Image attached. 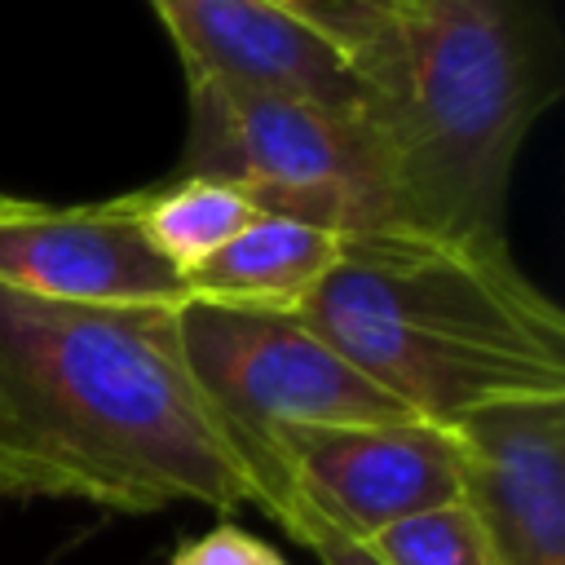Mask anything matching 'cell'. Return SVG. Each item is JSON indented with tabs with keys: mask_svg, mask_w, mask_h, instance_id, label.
Returning a JSON list of instances; mask_svg holds the SVG:
<instances>
[{
	"mask_svg": "<svg viewBox=\"0 0 565 565\" xmlns=\"http://www.w3.org/2000/svg\"><path fill=\"white\" fill-rule=\"evenodd\" d=\"M269 521H278L296 543H305L322 565H380L371 552H366V543H358V539H349L344 530H335L331 521H322L305 499H296L287 486L274 494V503H269V512H265Z\"/></svg>",
	"mask_w": 565,
	"mask_h": 565,
	"instance_id": "5bb4252c",
	"label": "cell"
},
{
	"mask_svg": "<svg viewBox=\"0 0 565 565\" xmlns=\"http://www.w3.org/2000/svg\"><path fill=\"white\" fill-rule=\"evenodd\" d=\"M463 503L499 565H565V397H516L455 424Z\"/></svg>",
	"mask_w": 565,
	"mask_h": 565,
	"instance_id": "ba28073f",
	"label": "cell"
},
{
	"mask_svg": "<svg viewBox=\"0 0 565 565\" xmlns=\"http://www.w3.org/2000/svg\"><path fill=\"white\" fill-rule=\"evenodd\" d=\"M366 552L380 565H499L486 530L463 499L380 530L375 539H366Z\"/></svg>",
	"mask_w": 565,
	"mask_h": 565,
	"instance_id": "7c38bea8",
	"label": "cell"
},
{
	"mask_svg": "<svg viewBox=\"0 0 565 565\" xmlns=\"http://www.w3.org/2000/svg\"><path fill=\"white\" fill-rule=\"evenodd\" d=\"M110 512L260 508L256 472L199 393L177 305H75L0 287V499Z\"/></svg>",
	"mask_w": 565,
	"mask_h": 565,
	"instance_id": "6da1fadb",
	"label": "cell"
},
{
	"mask_svg": "<svg viewBox=\"0 0 565 565\" xmlns=\"http://www.w3.org/2000/svg\"><path fill=\"white\" fill-rule=\"evenodd\" d=\"M344 238L278 212H260L238 230L207 265L185 278L194 300L212 305H252V309H291L327 278L340 260Z\"/></svg>",
	"mask_w": 565,
	"mask_h": 565,
	"instance_id": "30bf717a",
	"label": "cell"
},
{
	"mask_svg": "<svg viewBox=\"0 0 565 565\" xmlns=\"http://www.w3.org/2000/svg\"><path fill=\"white\" fill-rule=\"evenodd\" d=\"M177 335L199 393L234 433L252 472L287 424H384L415 415L291 309L190 296L177 305Z\"/></svg>",
	"mask_w": 565,
	"mask_h": 565,
	"instance_id": "5b68a950",
	"label": "cell"
},
{
	"mask_svg": "<svg viewBox=\"0 0 565 565\" xmlns=\"http://www.w3.org/2000/svg\"><path fill=\"white\" fill-rule=\"evenodd\" d=\"M269 4L287 9L291 18H300L318 35H327L358 66L362 79H366V66L375 62V53L393 26V13H397V0H269Z\"/></svg>",
	"mask_w": 565,
	"mask_h": 565,
	"instance_id": "4fadbf2b",
	"label": "cell"
},
{
	"mask_svg": "<svg viewBox=\"0 0 565 565\" xmlns=\"http://www.w3.org/2000/svg\"><path fill=\"white\" fill-rule=\"evenodd\" d=\"M185 177L225 181L260 212L322 225L344 243L415 230L366 106L243 88L212 75H185Z\"/></svg>",
	"mask_w": 565,
	"mask_h": 565,
	"instance_id": "277c9868",
	"label": "cell"
},
{
	"mask_svg": "<svg viewBox=\"0 0 565 565\" xmlns=\"http://www.w3.org/2000/svg\"><path fill=\"white\" fill-rule=\"evenodd\" d=\"M296 313L419 419L565 397V318L508 243L441 234L349 238Z\"/></svg>",
	"mask_w": 565,
	"mask_h": 565,
	"instance_id": "7a4b0ae2",
	"label": "cell"
},
{
	"mask_svg": "<svg viewBox=\"0 0 565 565\" xmlns=\"http://www.w3.org/2000/svg\"><path fill=\"white\" fill-rule=\"evenodd\" d=\"M260 512L287 481L322 521L366 543L428 508L463 499V441L433 419L384 424H287L256 468Z\"/></svg>",
	"mask_w": 565,
	"mask_h": 565,
	"instance_id": "8992f818",
	"label": "cell"
},
{
	"mask_svg": "<svg viewBox=\"0 0 565 565\" xmlns=\"http://www.w3.org/2000/svg\"><path fill=\"white\" fill-rule=\"evenodd\" d=\"M128 199H132V212L146 238L177 269L181 282L260 216V207L243 199L234 185L212 181V177H185V172L168 185L132 190Z\"/></svg>",
	"mask_w": 565,
	"mask_h": 565,
	"instance_id": "8fae6325",
	"label": "cell"
},
{
	"mask_svg": "<svg viewBox=\"0 0 565 565\" xmlns=\"http://www.w3.org/2000/svg\"><path fill=\"white\" fill-rule=\"evenodd\" d=\"M150 9L168 26L185 75L335 106L371 102L358 66L327 35L269 0H150Z\"/></svg>",
	"mask_w": 565,
	"mask_h": 565,
	"instance_id": "9c48e42d",
	"label": "cell"
},
{
	"mask_svg": "<svg viewBox=\"0 0 565 565\" xmlns=\"http://www.w3.org/2000/svg\"><path fill=\"white\" fill-rule=\"evenodd\" d=\"M0 287L75 305H181L177 269L146 238L132 199L22 203L0 194Z\"/></svg>",
	"mask_w": 565,
	"mask_h": 565,
	"instance_id": "52a82bcc",
	"label": "cell"
},
{
	"mask_svg": "<svg viewBox=\"0 0 565 565\" xmlns=\"http://www.w3.org/2000/svg\"><path fill=\"white\" fill-rule=\"evenodd\" d=\"M269 552H274V547H269L265 539H256V534H247V530L221 521V525H212L207 534L181 543L168 565H265Z\"/></svg>",
	"mask_w": 565,
	"mask_h": 565,
	"instance_id": "9a60e30c",
	"label": "cell"
},
{
	"mask_svg": "<svg viewBox=\"0 0 565 565\" xmlns=\"http://www.w3.org/2000/svg\"><path fill=\"white\" fill-rule=\"evenodd\" d=\"M366 88L415 230L508 243L512 163L561 93L543 0H397Z\"/></svg>",
	"mask_w": 565,
	"mask_h": 565,
	"instance_id": "3957f363",
	"label": "cell"
},
{
	"mask_svg": "<svg viewBox=\"0 0 565 565\" xmlns=\"http://www.w3.org/2000/svg\"><path fill=\"white\" fill-rule=\"evenodd\" d=\"M265 565H287V561H282L278 552H269V561H265Z\"/></svg>",
	"mask_w": 565,
	"mask_h": 565,
	"instance_id": "2e32d148",
	"label": "cell"
}]
</instances>
